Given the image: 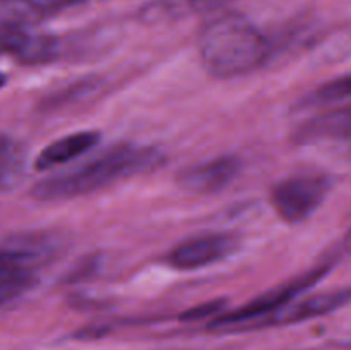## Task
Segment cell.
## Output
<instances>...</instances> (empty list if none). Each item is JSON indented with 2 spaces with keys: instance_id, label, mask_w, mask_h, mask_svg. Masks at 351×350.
<instances>
[{
  "instance_id": "obj_1",
  "label": "cell",
  "mask_w": 351,
  "mask_h": 350,
  "mask_svg": "<svg viewBox=\"0 0 351 350\" xmlns=\"http://www.w3.org/2000/svg\"><path fill=\"white\" fill-rule=\"evenodd\" d=\"M163 163V153L154 148L119 144L88 163L43 178L31 189L36 201H69L91 194L122 178L153 172Z\"/></svg>"
},
{
  "instance_id": "obj_2",
  "label": "cell",
  "mask_w": 351,
  "mask_h": 350,
  "mask_svg": "<svg viewBox=\"0 0 351 350\" xmlns=\"http://www.w3.org/2000/svg\"><path fill=\"white\" fill-rule=\"evenodd\" d=\"M202 65L219 79L239 78L256 71L269 54L264 34L240 14H223L202 27L199 34Z\"/></svg>"
},
{
  "instance_id": "obj_3",
  "label": "cell",
  "mask_w": 351,
  "mask_h": 350,
  "mask_svg": "<svg viewBox=\"0 0 351 350\" xmlns=\"http://www.w3.org/2000/svg\"><path fill=\"white\" fill-rule=\"evenodd\" d=\"M331 266L329 264H322V266L314 268V270L307 271L302 277L295 278V280L287 281L281 287L273 288V290H267L264 294L257 295L254 301L247 302L242 307L235 309L232 312H225L219 318H216L211 323V328H221V326H233V325H242V323L254 321V319L259 318H267L273 312L280 311L281 307H285L287 304L293 302L295 299L300 297L304 292H307L308 288L314 287L317 281H321L326 275L329 273Z\"/></svg>"
},
{
  "instance_id": "obj_4",
  "label": "cell",
  "mask_w": 351,
  "mask_h": 350,
  "mask_svg": "<svg viewBox=\"0 0 351 350\" xmlns=\"http://www.w3.org/2000/svg\"><path fill=\"white\" fill-rule=\"evenodd\" d=\"M331 191V180L324 175H295L273 189L274 209L288 223L307 220L324 202Z\"/></svg>"
},
{
  "instance_id": "obj_5",
  "label": "cell",
  "mask_w": 351,
  "mask_h": 350,
  "mask_svg": "<svg viewBox=\"0 0 351 350\" xmlns=\"http://www.w3.org/2000/svg\"><path fill=\"white\" fill-rule=\"evenodd\" d=\"M237 239L230 233H204L178 244L168 254V264L182 271L199 270L225 259L237 247Z\"/></svg>"
},
{
  "instance_id": "obj_6",
  "label": "cell",
  "mask_w": 351,
  "mask_h": 350,
  "mask_svg": "<svg viewBox=\"0 0 351 350\" xmlns=\"http://www.w3.org/2000/svg\"><path fill=\"white\" fill-rule=\"evenodd\" d=\"M240 170H242L240 158L225 154L182 170L178 175V184L185 191L195 194H215L232 184L239 177Z\"/></svg>"
},
{
  "instance_id": "obj_7",
  "label": "cell",
  "mask_w": 351,
  "mask_h": 350,
  "mask_svg": "<svg viewBox=\"0 0 351 350\" xmlns=\"http://www.w3.org/2000/svg\"><path fill=\"white\" fill-rule=\"evenodd\" d=\"M350 302L351 287L321 292V294H314L307 299L290 302L285 307H281L280 311L273 312L271 316L264 318L259 323V326H285L308 321V319L319 318V316L331 314V312L345 307Z\"/></svg>"
},
{
  "instance_id": "obj_8",
  "label": "cell",
  "mask_w": 351,
  "mask_h": 350,
  "mask_svg": "<svg viewBox=\"0 0 351 350\" xmlns=\"http://www.w3.org/2000/svg\"><path fill=\"white\" fill-rule=\"evenodd\" d=\"M38 257L40 254L27 247L0 249V304L14 301L33 287Z\"/></svg>"
},
{
  "instance_id": "obj_9",
  "label": "cell",
  "mask_w": 351,
  "mask_h": 350,
  "mask_svg": "<svg viewBox=\"0 0 351 350\" xmlns=\"http://www.w3.org/2000/svg\"><path fill=\"white\" fill-rule=\"evenodd\" d=\"M297 144L348 143L351 141V103L311 117L293 132Z\"/></svg>"
},
{
  "instance_id": "obj_10",
  "label": "cell",
  "mask_w": 351,
  "mask_h": 350,
  "mask_svg": "<svg viewBox=\"0 0 351 350\" xmlns=\"http://www.w3.org/2000/svg\"><path fill=\"white\" fill-rule=\"evenodd\" d=\"M98 143L99 134L95 132V130L72 132L69 136L53 141L47 148H43L41 153L36 156V160H34V168L40 172L50 170V168L82 156L89 150H93Z\"/></svg>"
},
{
  "instance_id": "obj_11",
  "label": "cell",
  "mask_w": 351,
  "mask_h": 350,
  "mask_svg": "<svg viewBox=\"0 0 351 350\" xmlns=\"http://www.w3.org/2000/svg\"><path fill=\"white\" fill-rule=\"evenodd\" d=\"M47 16L40 0H0V26L23 31L34 26Z\"/></svg>"
},
{
  "instance_id": "obj_12",
  "label": "cell",
  "mask_w": 351,
  "mask_h": 350,
  "mask_svg": "<svg viewBox=\"0 0 351 350\" xmlns=\"http://www.w3.org/2000/svg\"><path fill=\"white\" fill-rule=\"evenodd\" d=\"M58 51V45L50 36H29L24 38L19 51L14 57L26 65H40L53 60Z\"/></svg>"
},
{
  "instance_id": "obj_13",
  "label": "cell",
  "mask_w": 351,
  "mask_h": 350,
  "mask_svg": "<svg viewBox=\"0 0 351 350\" xmlns=\"http://www.w3.org/2000/svg\"><path fill=\"white\" fill-rule=\"evenodd\" d=\"M351 98V72L341 78L329 81L322 84L321 88L315 89L314 93L307 96L305 105L307 106H319V105H331V103L345 102Z\"/></svg>"
},
{
  "instance_id": "obj_14",
  "label": "cell",
  "mask_w": 351,
  "mask_h": 350,
  "mask_svg": "<svg viewBox=\"0 0 351 350\" xmlns=\"http://www.w3.org/2000/svg\"><path fill=\"white\" fill-rule=\"evenodd\" d=\"M27 34L23 31L17 30H9V27L0 26V55L2 54H10L16 55L19 51L21 45H23L24 38Z\"/></svg>"
},
{
  "instance_id": "obj_15",
  "label": "cell",
  "mask_w": 351,
  "mask_h": 350,
  "mask_svg": "<svg viewBox=\"0 0 351 350\" xmlns=\"http://www.w3.org/2000/svg\"><path fill=\"white\" fill-rule=\"evenodd\" d=\"M223 302H208V304L204 305H199V307H194L191 309V311H185L184 314L180 316V319H184V321H195V319H201L204 318V316H211L215 314V312H218L219 309H221Z\"/></svg>"
},
{
  "instance_id": "obj_16",
  "label": "cell",
  "mask_w": 351,
  "mask_h": 350,
  "mask_svg": "<svg viewBox=\"0 0 351 350\" xmlns=\"http://www.w3.org/2000/svg\"><path fill=\"white\" fill-rule=\"evenodd\" d=\"M82 2V0H40L41 5L48 10L51 9H60V7H67V5H74V3Z\"/></svg>"
},
{
  "instance_id": "obj_17",
  "label": "cell",
  "mask_w": 351,
  "mask_h": 350,
  "mask_svg": "<svg viewBox=\"0 0 351 350\" xmlns=\"http://www.w3.org/2000/svg\"><path fill=\"white\" fill-rule=\"evenodd\" d=\"M226 0H192V7L195 10H211L225 3Z\"/></svg>"
},
{
  "instance_id": "obj_18",
  "label": "cell",
  "mask_w": 351,
  "mask_h": 350,
  "mask_svg": "<svg viewBox=\"0 0 351 350\" xmlns=\"http://www.w3.org/2000/svg\"><path fill=\"white\" fill-rule=\"evenodd\" d=\"M10 151V139L5 136V134H0V156Z\"/></svg>"
},
{
  "instance_id": "obj_19",
  "label": "cell",
  "mask_w": 351,
  "mask_h": 350,
  "mask_svg": "<svg viewBox=\"0 0 351 350\" xmlns=\"http://www.w3.org/2000/svg\"><path fill=\"white\" fill-rule=\"evenodd\" d=\"M5 82H7V78L2 74V72H0V88H2V86L5 84Z\"/></svg>"
}]
</instances>
